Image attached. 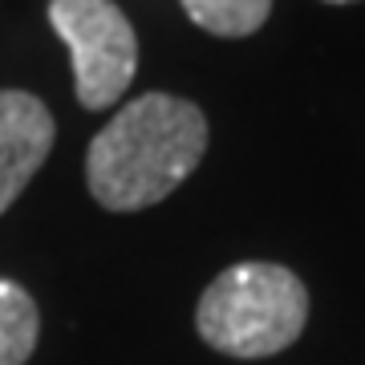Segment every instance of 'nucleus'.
Returning a JSON list of instances; mask_svg holds the SVG:
<instances>
[{
  "instance_id": "f257e3e1",
  "label": "nucleus",
  "mask_w": 365,
  "mask_h": 365,
  "mask_svg": "<svg viewBox=\"0 0 365 365\" xmlns=\"http://www.w3.org/2000/svg\"><path fill=\"white\" fill-rule=\"evenodd\" d=\"M207 118L175 93H138L126 102L86 150V182L106 211L155 207L203 163Z\"/></svg>"
},
{
  "instance_id": "f03ea898",
  "label": "nucleus",
  "mask_w": 365,
  "mask_h": 365,
  "mask_svg": "<svg viewBox=\"0 0 365 365\" xmlns=\"http://www.w3.org/2000/svg\"><path fill=\"white\" fill-rule=\"evenodd\" d=\"M309 288L284 264H232L203 288L195 329L211 349L227 357H272L304 333Z\"/></svg>"
},
{
  "instance_id": "7ed1b4c3",
  "label": "nucleus",
  "mask_w": 365,
  "mask_h": 365,
  "mask_svg": "<svg viewBox=\"0 0 365 365\" xmlns=\"http://www.w3.org/2000/svg\"><path fill=\"white\" fill-rule=\"evenodd\" d=\"M49 25L73 61V90L86 110H110L130 90L138 37L114 0H49Z\"/></svg>"
},
{
  "instance_id": "20e7f679",
  "label": "nucleus",
  "mask_w": 365,
  "mask_h": 365,
  "mask_svg": "<svg viewBox=\"0 0 365 365\" xmlns=\"http://www.w3.org/2000/svg\"><path fill=\"white\" fill-rule=\"evenodd\" d=\"M57 126L37 93L0 90V215L13 207L41 163L49 158Z\"/></svg>"
},
{
  "instance_id": "39448f33",
  "label": "nucleus",
  "mask_w": 365,
  "mask_h": 365,
  "mask_svg": "<svg viewBox=\"0 0 365 365\" xmlns=\"http://www.w3.org/2000/svg\"><path fill=\"white\" fill-rule=\"evenodd\" d=\"M41 317L21 284L0 280V365H25L37 349Z\"/></svg>"
},
{
  "instance_id": "423d86ee",
  "label": "nucleus",
  "mask_w": 365,
  "mask_h": 365,
  "mask_svg": "<svg viewBox=\"0 0 365 365\" xmlns=\"http://www.w3.org/2000/svg\"><path fill=\"white\" fill-rule=\"evenodd\" d=\"M191 25L211 37H252L268 21L272 0H179Z\"/></svg>"
},
{
  "instance_id": "0eeeda50",
  "label": "nucleus",
  "mask_w": 365,
  "mask_h": 365,
  "mask_svg": "<svg viewBox=\"0 0 365 365\" xmlns=\"http://www.w3.org/2000/svg\"><path fill=\"white\" fill-rule=\"evenodd\" d=\"M329 4H353V0H329Z\"/></svg>"
}]
</instances>
